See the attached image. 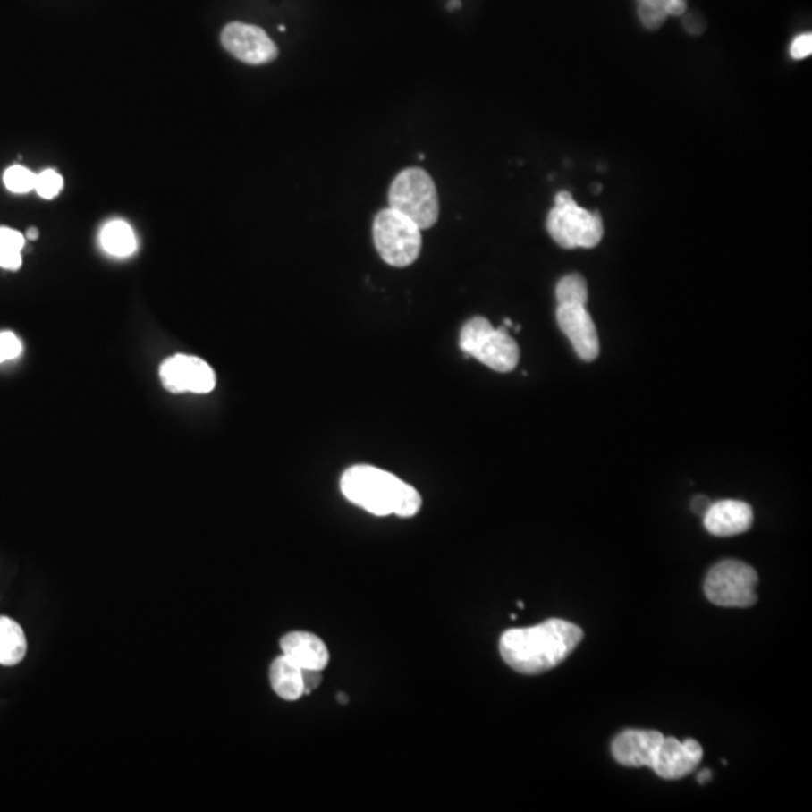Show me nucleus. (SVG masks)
<instances>
[{"instance_id":"1","label":"nucleus","mask_w":812,"mask_h":812,"mask_svg":"<svg viewBox=\"0 0 812 812\" xmlns=\"http://www.w3.org/2000/svg\"><path fill=\"white\" fill-rule=\"evenodd\" d=\"M582 638L584 632L577 624L566 620H546L531 628L511 629L503 633L501 657L520 674H542L566 661Z\"/></svg>"},{"instance_id":"2","label":"nucleus","mask_w":812,"mask_h":812,"mask_svg":"<svg viewBox=\"0 0 812 812\" xmlns=\"http://www.w3.org/2000/svg\"><path fill=\"white\" fill-rule=\"evenodd\" d=\"M341 489L346 500L375 516L411 518L421 509V496L416 487L402 482L392 472L370 465L346 469Z\"/></svg>"},{"instance_id":"3","label":"nucleus","mask_w":812,"mask_h":812,"mask_svg":"<svg viewBox=\"0 0 812 812\" xmlns=\"http://www.w3.org/2000/svg\"><path fill=\"white\" fill-rule=\"evenodd\" d=\"M459 346L465 354L500 374L515 370L520 363V346L507 326L495 328L486 317H472L462 326Z\"/></svg>"},{"instance_id":"4","label":"nucleus","mask_w":812,"mask_h":812,"mask_svg":"<svg viewBox=\"0 0 812 812\" xmlns=\"http://www.w3.org/2000/svg\"><path fill=\"white\" fill-rule=\"evenodd\" d=\"M549 235L562 249H593L602 241L604 222L599 213H591L575 202L569 191L555 196V205L546 220Z\"/></svg>"},{"instance_id":"5","label":"nucleus","mask_w":812,"mask_h":812,"mask_svg":"<svg viewBox=\"0 0 812 812\" xmlns=\"http://www.w3.org/2000/svg\"><path fill=\"white\" fill-rule=\"evenodd\" d=\"M388 202L390 208L403 214L420 229H429L438 222L439 200L434 181L417 167L406 169L394 178Z\"/></svg>"},{"instance_id":"6","label":"nucleus","mask_w":812,"mask_h":812,"mask_svg":"<svg viewBox=\"0 0 812 812\" xmlns=\"http://www.w3.org/2000/svg\"><path fill=\"white\" fill-rule=\"evenodd\" d=\"M374 241L384 262L405 268L420 256L421 229L403 214L383 209L375 217Z\"/></svg>"},{"instance_id":"7","label":"nucleus","mask_w":812,"mask_h":812,"mask_svg":"<svg viewBox=\"0 0 812 812\" xmlns=\"http://www.w3.org/2000/svg\"><path fill=\"white\" fill-rule=\"evenodd\" d=\"M758 575L747 562L725 560L708 571L704 591L707 599L718 606L748 608L756 605Z\"/></svg>"},{"instance_id":"8","label":"nucleus","mask_w":812,"mask_h":812,"mask_svg":"<svg viewBox=\"0 0 812 812\" xmlns=\"http://www.w3.org/2000/svg\"><path fill=\"white\" fill-rule=\"evenodd\" d=\"M161 383L171 393L207 394L216 388V374L207 361L193 355H173L160 368Z\"/></svg>"},{"instance_id":"9","label":"nucleus","mask_w":812,"mask_h":812,"mask_svg":"<svg viewBox=\"0 0 812 812\" xmlns=\"http://www.w3.org/2000/svg\"><path fill=\"white\" fill-rule=\"evenodd\" d=\"M222 44L232 56L250 65H264L277 57V47L264 29L251 24H227L223 29Z\"/></svg>"},{"instance_id":"10","label":"nucleus","mask_w":812,"mask_h":812,"mask_svg":"<svg viewBox=\"0 0 812 812\" xmlns=\"http://www.w3.org/2000/svg\"><path fill=\"white\" fill-rule=\"evenodd\" d=\"M557 321L579 359L584 361H595L599 357V335L586 306L560 304L557 309Z\"/></svg>"},{"instance_id":"11","label":"nucleus","mask_w":812,"mask_h":812,"mask_svg":"<svg viewBox=\"0 0 812 812\" xmlns=\"http://www.w3.org/2000/svg\"><path fill=\"white\" fill-rule=\"evenodd\" d=\"M701 758L703 748L694 739L681 741L674 737H664L652 769L662 780H681L698 767Z\"/></svg>"},{"instance_id":"12","label":"nucleus","mask_w":812,"mask_h":812,"mask_svg":"<svg viewBox=\"0 0 812 812\" xmlns=\"http://www.w3.org/2000/svg\"><path fill=\"white\" fill-rule=\"evenodd\" d=\"M664 734L650 730H628L613 741V756L615 761L626 767H650L656 757L657 749L664 740Z\"/></svg>"},{"instance_id":"13","label":"nucleus","mask_w":812,"mask_h":812,"mask_svg":"<svg viewBox=\"0 0 812 812\" xmlns=\"http://www.w3.org/2000/svg\"><path fill=\"white\" fill-rule=\"evenodd\" d=\"M754 522L751 505L743 501L723 500L710 504L704 513V527L718 537L745 533Z\"/></svg>"},{"instance_id":"14","label":"nucleus","mask_w":812,"mask_h":812,"mask_svg":"<svg viewBox=\"0 0 812 812\" xmlns=\"http://www.w3.org/2000/svg\"><path fill=\"white\" fill-rule=\"evenodd\" d=\"M280 648L284 656L297 664L301 670L324 671L330 653L326 642L310 632H291L280 639Z\"/></svg>"},{"instance_id":"15","label":"nucleus","mask_w":812,"mask_h":812,"mask_svg":"<svg viewBox=\"0 0 812 812\" xmlns=\"http://www.w3.org/2000/svg\"><path fill=\"white\" fill-rule=\"evenodd\" d=\"M269 681L275 694L286 701H297L304 695L302 670L284 655L269 666Z\"/></svg>"},{"instance_id":"16","label":"nucleus","mask_w":812,"mask_h":812,"mask_svg":"<svg viewBox=\"0 0 812 812\" xmlns=\"http://www.w3.org/2000/svg\"><path fill=\"white\" fill-rule=\"evenodd\" d=\"M26 652L28 639L23 628L10 617H0V665H19Z\"/></svg>"},{"instance_id":"17","label":"nucleus","mask_w":812,"mask_h":812,"mask_svg":"<svg viewBox=\"0 0 812 812\" xmlns=\"http://www.w3.org/2000/svg\"><path fill=\"white\" fill-rule=\"evenodd\" d=\"M99 242L109 255L116 258H127L138 249L136 235L127 223L121 220L110 222L99 233Z\"/></svg>"},{"instance_id":"18","label":"nucleus","mask_w":812,"mask_h":812,"mask_svg":"<svg viewBox=\"0 0 812 812\" xmlns=\"http://www.w3.org/2000/svg\"><path fill=\"white\" fill-rule=\"evenodd\" d=\"M24 235L10 227H0V268L15 271L21 266Z\"/></svg>"},{"instance_id":"19","label":"nucleus","mask_w":812,"mask_h":812,"mask_svg":"<svg viewBox=\"0 0 812 812\" xmlns=\"http://www.w3.org/2000/svg\"><path fill=\"white\" fill-rule=\"evenodd\" d=\"M558 306L560 304H581L586 306L588 301V288L587 282L581 275H569L558 282L557 289Z\"/></svg>"},{"instance_id":"20","label":"nucleus","mask_w":812,"mask_h":812,"mask_svg":"<svg viewBox=\"0 0 812 812\" xmlns=\"http://www.w3.org/2000/svg\"><path fill=\"white\" fill-rule=\"evenodd\" d=\"M35 180L37 175L23 165H13L4 173L5 187L13 193L24 194L35 190Z\"/></svg>"},{"instance_id":"21","label":"nucleus","mask_w":812,"mask_h":812,"mask_svg":"<svg viewBox=\"0 0 812 812\" xmlns=\"http://www.w3.org/2000/svg\"><path fill=\"white\" fill-rule=\"evenodd\" d=\"M62 187H63L62 176L52 169L41 172L35 180V190L43 199L56 198L57 194L61 193Z\"/></svg>"},{"instance_id":"22","label":"nucleus","mask_w":812,"mask_h":812,"mask_svg":"<svg viewBox=\"0 0 812 812\" xmlns=\"http://www.w3.org/2000/svg\"><path fill=\"white\" fill-rule=\"evenodd\" d=\"M637 2L638 6L661 11L668 17L685 14L686 5H688V0H637Z\"/></svg>"},{"instance_id":"23","label":"nucleus","mask_w":812,"mask_h":812,"mask_svg":"<svg viewBox=\"0 0 812 812\" xmlns=\"http://www.w3.org/2000/svg\"><path fill=\"white\" fill-rule=\"evenodd\" d=\"M21 351H23V345L14 333H11V331L0 333V363L17 359L21 354Z\"/></svg>"},{"instance_id":"24","label":"nucleus","mask_w":812,"mask_h":812,"mask_svg":"<svg viewBox=\"0 0 812 812\" xmlns=\"http://www.w3.org/2000/svg\"><path fill=\"white\" fill-rule=\"evenodd\" d=\"M812 52V35L811 33H803V35H799L798 38L794 39L791 43V47H790V55L793 59H805V57L809 56Z\"/></svg>"},{"instance_id":"25","label":"nucleus","mask_w":812,"mask_h":812,"mask_svg":"<svg viewBox=\"0 0 812 812\" xmlns=\"http://www.w3.org/2000/svg\"><path fill=\"white\" fill-rule=\"evenodd\" d=\"M321 670H302V683H304V695L310 694L321 685Z\"/></svg>"},{"instance_id":"26","label":"nucleus","mask_w":812,"mask_h":812,"mask_svg":"<svg viewBox=\"0 0 812 812\" xmlns=\"http://www.w3.org/2000/svg\"><path fill=\"white\" fill-rule=\"evenodd\" d=\"M683 23H685V28L688 29V32L695 33V35H698V33H701L704 30V21L699 19L698 15H686Z\"/></svg>"},{"instance_id":"27","label":"nucleus","mask_w":812,"mask_h":812,"mask_svg":"<svg viewBox=\"0 0 812 812\" xmlns=\"http://www.w3.org/2000/svg\"><path fill=\"white\" fill-rule=\"evenodd\" d=\"M710 501L706 496H695L694 501H692V511L697 513V515H703L707 512L708 507H710Z\"/></svg>"},{"instance_id":"28","label":"nucleus","mask_w":812,"mask_h":812,"mask_svg":"<svg viewBox=\"0 0 812 812\" xmlns=\"http://www.w3.org/2000/svg\"><path fill=\"white\" fill-rule=\"evenodd\" d=\"M38 235H39V232H38V229H37V227H29L28 232H26V236H24V238H28V240H30V241H35V240H38Z\"/></svg>"},{"instance_id":"29","label":"nucleus","mask_w":812,"mask_h":812,"mask_svg":"<svg viewBox=\"0 0 812 812\" xmlns=\"http://www.w3.org/2000/svg\"><path fill=\"white\" fill-rule=\"evenodd\" d=\"M710 780H712V772H710V770H703V772L698 774L699 784H706V782H708Z\"/></svg>"},{"instance_id":"30","label":"nucleus","mask_w":812,"mask_h":812,"mask_svg":"<svg viewBox=\"0 0 812 812\" xmlns=\"http://www.w3.org/2000/svg\"><path fill=\"white\" fill-rule=\"evenodd\" d=\"M337 698H339V701H341L342 704L348 703V697H346L345 694L337 695Z\"/></svg>"},{"instance_id":"31","label":"nucleus","mask_w":812,"mask_h":812,"mask_svg":"<svg viewBox=\"0 0 812 812\" xmlns=\"http://www.w3.org/2000/svg\"><path fill=\"white\" fill-rule=\"evenodd\" d=\"M518 606H520V608H524V604L520 600V602H518Z\"/></svg>"}]
</instances>
